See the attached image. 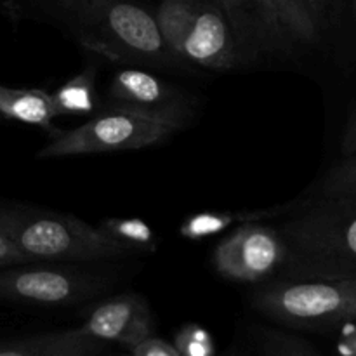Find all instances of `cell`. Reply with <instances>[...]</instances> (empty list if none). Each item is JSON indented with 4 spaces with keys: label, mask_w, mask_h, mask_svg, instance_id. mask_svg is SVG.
I'll return each mask as SVG.
<instances>
[{
    "label": "cell",
    "mask_w": 356,
    "mask_h": 356,
    "mask_svg": "<svg viewBox=\"0 0 356 356\" xmlns=\"http://www.w3.org/2000/svg\"><path fill=\"white\" fill-rule=\"evenodd\" d=\"M278 233L291 278L356 277V197L318 200Z\"/></svg>",
    "instance_id": "1"
},
{
    "label": "cell",
    "mask_w": 356,
    "mask_h": 356,
    "mask_svg": "<svg viewBox=\"0 0 356 356\" xmlns=\"http://www.w3.org/2000/svg\"><path fill=\"white\" fill-rule=\"evenodd\" d=\"M80 44L117 61L169 65L179 61L167 47L155 16L127 0H58Z\"/></svg>",
    "instance_id": "2"
},
{
    "label": "cell",
    "mask_w": 356,
    "mask_h": 356,
    "mask_svg": "<svg viewBox=\"0 0 356 356\" xmlns=\"http://www.w3.org/2000/svg\"><path fill=\"white\" fill-rule=\"evenodd\" d=\"M6 233L31 263L101 261L134 256L97 226L73 216L38 211H0Z\"/></svg>",
    "instance_id": "3"
},
{
    "label": "cell",
    "mask_w": 356,
    "mask_h": 356,
    "mask_svg": "<svg viewBox=\"0 0 356 356\" xmlns=\"http://www.w3.org/2000/svg\"><path fill=\"white\" fill-rule=\"evenodd\" d=\"M252 306L294 329H332L356 320V277L285 278L257 289Z\"/></svg>",
    "instance_id": "4"
},
{
    "label": "cell",
    "mask_w": 356,
    "mask_h": 356,
    "mask_svg": "<svg viewBox=\"0 0 356 356\" xmlns=\"http://www.w3.org/2000/svg\"><path fill=\"white\" fill-rule=\"evenodd\" d=\"M156 24L179 61L232 70L243 61L228 17L216 0H162Z\"/></svg>",
    "instance_id": "5"
},
{
    "label": "cell",
    "mask_w": 356,
    "mask_h": 356,
    "mask_svg": "<svg viewBox=\"0 0 356 356\" xmlns=\"http://www.w3.org/2000/svg\"><path fill=\"white\" fill-rule=\"evenodd\" d=\"M174 129L156 120L104 104L103 110L73 131L56 136L38 152L40 159L90 155L141 149L153 146L174 134Z\"/></svg>",
    "instance_id": "6"
},
{
    "label": "cell",
    "mask_w": 356,
    "mask_h": 356,
    "mask_svg": "<svg viewBox=\"0 0 356 356\" xmlns=\"http://www.w3.org/2000/svg\"><path fill=\"white\" fill-rule=\"evenodd\" d=\"M287 259V247L278 229L245 222L218 243L212 256L216 271L228 280L259 284Z\"/></svg>",
    "instance_id": "7"
},
{
    "label": "cell",
    "mask_w": 356,
    "mask_h": 356,
    "mask_svg": "<svg viewBox=\"0 0 356 356\" xmlns=\"http://www.w3.org/2000/svg\"><path fill=\"white\" fill-rule=\"evenodd\" d=\"M89 273L65 268H6L0 271V299L40 306H68L104 291Z\"/></svg>",
    "instance_id": "8"
},
{
    "label": "cell",
    "mask_w": 356,
    "mask_h": 356,
    "mask_svg": "<svg viewBox=\"0 0 356 356\" xmlns=\"http://www.w3.org/2000/svg\"><path fill=\"white\" fill-rule=\"evenodd\" d=\"M106 106L156 120L174 131H179L191 117L186 99L172 86L139 68H124L113 76Z\"/></svg>",
    "instance_id": "9"
},
{
    "label": "cell",
    "mask_w": 356,
    "mask_h": 356,
    "mask_svg": "<svg viewBox=\"0 0 356 356\" xmlns=\"http://www.w3.org/2000/svg\"><path fill=\"white\" fill-rule=\"evenodd\" d=\"M228 17L243 61L259 54L287 52L292 44L278 24L270 0H216Z\"/></svg>",
    "instance_id": "10"
},
{
    "label": "cell",
    "mask_w": 356,
    "mask_h": 356,
    "mask_svg": "<svg viewBox=\"0 0 356 356\" xmlns=\"http://www.w3.org/2000/svg\"><path fill=\"white\" fill-rule=\"evenodd\" d=\"M82 329L96 339L131 350L153 336L152 309L141 296H115L90 312Z\"/></svg>",
    "instance_id": "11"
},
{
    "label": "cell",
    "mask_w": 356,
    "mask_h": 356,
    "mask_svg": "<svg viewBox=\"0 0 356 356\" xmlns=\"http://www.w3.org/2000/svg\"><path fill=\"white\" fill-rule=\"evenodd\" d=\"M108 346L79 327L24 337L0 348V356H103Z\"/></svg>",
    "instance_id": "12"
},
{
    "label": "cell",
    "mask_w": 356,
    "mask_h": 356,
    "mask_svg": "<svg viewBox=\"0 0 356 356\" xmlns=\"http://www.w3.org/2000/svg\"><path fill=\"white\" fill-rule=\"evenodd\" d=\"M0 113L13 120L54 132V104L51 94L42 89H13L0 86Z\"/></svg>",
    "instance_id": "13"
},
{
    "label": "cell",
    "mask_w": 356,
    "mask_h": 356,
    "mask_svg": "<svg viewBox=\"0 0 356 356\" xmlns=\"http://www.w3.org/2000/svg\"><path fill=\"white\" fill-rule=\"evenodd\" d=\"M278 24L291 44L312 45L320 38V23L316 21L308 0H270Z\"/></svg>",
    "instance_id": "14"
},
{
    "label": "cell",
    "mask_w": 356,
    "mask_h": 356,
    "mask_svg": "<svg viewBox=\"0 0 356 356\" xmlns=\"http://www.w3.org/2000/svg\"><path fill=\"white\" fill-rule=\"evenodd\" d=\"M94 70L87 68L82 73L63 83L51 94L56 117L59 115H83L96 110V89H94Z\"/></svg>",
    "instance_id": "15"
},
{
    "label": "cell",
    "mask_w": 356,
    "mask_h": 356,
    "mask_svg": "<svg viewBox=\"0 0 356 356\" xmlns=\"http://www.w3.org/2000/svg\"><path fill=\"white\" fill-rule=\"evenodd\" d=\"M254 344L259 356H323L309 341L271 327L256 329Z\"/></svg>",
    "instance_id": "16"
},
{
    "label": "cell",
    "mask_w": 356,
    "mask_h": 356,
    "mask_svg": "<svg viewBox=\"0 0 356 356\" xmlns=\"http://www.w3.org/2000/svg\"><path fill=\"white\" fill-rule=\"evenodd\" d=\"M104 233L117 240L118 243L131 249L132 252H149L155 249V233L141 219L134 218H111L104 219L99 225Z\"/></svg>",
    "instance_id": "17"
},
{
    "label": "cell",
    "mask_w": 356,
    "mask_h": 356,
    "mask_svg": "<svg viewBox=\"0 0 356 356\" xmlns=\"http://www.w3.org/2000/svg\"><path fill=\"white\" fill-rule=\"evenodd\" d=\"M266 216V212H243V214H226V212H202L188 218L181 225L179 233L184 238L198 240L204 236L216 235L236 221H256Z\"/></svg>",
    "instance_id": "18"
},
{
    "label": "cell",
    "mask_w": 356,
    "mask_h": 356,
    "mask_svg": "<svg viewBox=\"0 0 356 356\" xmlns=\"http://www.w3.org/2000/svg\"><path fill=\"white\" fill-rule=\"evenodd\" d=\"M318 200L356 197V152L329 170L316 193Z\"/></svg>",
    "instance_id": "19"
},
{
    "label": "cell",
    "mask_w": 356,
    "mask_h": 356,
    "mask_svg": "<svg viewBox=\"0 0 356 356\" xmlns=\"http://www.w3.org/2000/svg\"><path fill=\"white\" fill-rule=\"evenodd\" d=\"M174 346L181 356H218L212 336L197 323H188L179 329Z\"/></svg>",
    "instance_id": "20"
},
{
    "label": "cell",
    "mask_w": 356,
    "mask_h": 356,
    "mask_svg": "<svg viewBox=\"0 0 356 356\" xmlns=\"http://www.w3.org/2000/svg\"><path fill=\"white\" fill-rule=\"evenodd\" d=\"M131 356H181L172 343L149 336L138 346L131 348Z\"/></svg>",
    "instance_id": "21"
},
{
    "label": "cell",
    "mask_w": 356,
    "mask_h": 356,
    "mask_svg": "<svg viewBox=\"0 0 356 356\" xmlns=\"http://www.w3.org/2000/svg\"><path fill=\"white\" fill-rule=\"evenodd\" d=\"M24 264H31V261L21 252L19 247L6 233L0 232V270L13 266H24Z\"/></svg>",
    "instance_id": "22"
},
{
    "label": "cell",
    "mask_w": 356,
    "mask_h": 356,
    "mask_svg": "<svg viewBox=\"0 0 356 356\" xmlns=\"http://www.w3.org/2000/svg\"><path fill=\"white\" fill-rule=\"evenodd\" d=\"M341 148H343L344 155H350V153L356 152V113L350 118V122H348Z\"/></svg>",
    "instance_id": "23"
},
{
    "label": "cell",
    "mask_w": 356,
    "mask_h": 356,
    "mask_svg": "<svg viewBox=\"0 0 356 356\" xmlns=\"http://www.w3.org/2000/svg\"><path fill=\"white\" fill-rule=\"evenodd\" d=\"M337 0H308L309 7H312L313 14H315L316 21L320 23V26L323 24L325 17L329 16V13L332 10V7L336 6Z\"/></svg>",
    "instance_id": "24"
},
{
    "label": "cell",
    "mask_w": 356,
    "mask_h": 356,
    "mask_svg": "<svg viewBox=\"0 0 356 356\" xmlns=\"http://www.w3.org/2000/svg\"><path fill=\"white\" fill-rule=\"evenodd\" d=\"M339 350L344 356H356V327L344 334L339 343Z\"/></svg>",
    "instance_id": "25"
},
{
    "label": "cell",
    "mask_w": 356,
    "mask_h": 356,
    "mask_svg": "<svg viewBox=\"0 0 356 356\" xmlns=\"http://www.w3.org/2000/svg\"><path fill=\"white\" fill-rule=\"evenodd\" d=\"M221 356H259V355H252V353H247V351H240V350H228L225 355Z\"/></svg>",
    "instance_id": "26"
},
{
    "label": "cell",
    "mask_w": 356,
    "mask_h": 356,
    "mask_svg": "<svg viewBox=\"0 0 356 356\" xmlns=\"http://www.w3.org/2000/svg\"><path fill=\"white\" fill-rule=\"evenodd\" d=\"M355 13H356V0H355Z\"/></svg>",
    "instance_id": "27"
},
{
    "label": "cell",
    "mask_w": 356,
    "mask_h": 356,
    "mask_svg": "<svg viewBox=\"0 0 356 356\" xmlns=\"http://www.w3.org/2000/svg\"><path fill=\"white\" fill-rule=\"evenodd\" d=\"M124 356H131V353H129V355H124Z\"/></svg>",
    "instance_id": "28"
}]
</instances>
